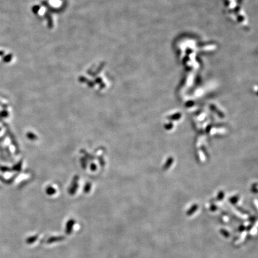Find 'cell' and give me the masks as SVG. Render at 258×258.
<instances>
[{"instance_id":"cell-1","label":"cell","mask_w":258,"mask_h":258,"mask_svg":"<svg viewBox=\"0 0 258 258\" xmlns=\"http://www.w3.org/2000/svg\"><path fill=\"white\" fill-rule=\"evenodd\" d=\"M12 58V55L11 54H9L6 55L4 58H3V61L4 62L7 63V62H10Z\"/></svg>"},{"instance_id":"cell-2","label":"cell","mask_w":258,"mask_h":258,"mask_svg":"<svg viewBox=\"0 0 258 258\" xmlns=\"http://www.w3.org/2000/svg\"><path fill=\"white\" fill-rule=\"evenodd\" d=\"M4 52L3 51H0V56H3V54H4Z\"/></svg>"}]
</instances>
